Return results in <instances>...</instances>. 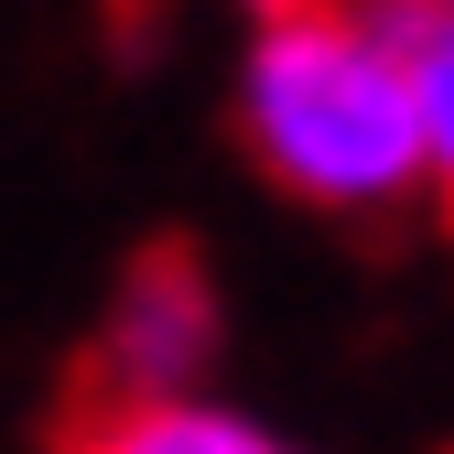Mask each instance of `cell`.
Returning a JSON list of instances; mask_svg holds the SVG:
<instances>
[{
  "label": "cell",
  "instance_id": "3",
  "mask_svg": "<svg viewBox=\"0 0 454 454\" xmlns=\"http://www.w3.org/2000/svg\"><path fill=\"white\" fill-rule=\"evenodd\" d=\"M66 454H303L293 433H270L260 411L216 401V389H195V401H141V411H87L66 433Z\"/></svg>",
  "mask_w": 454,
  "mask_h": 454
},
{
  "label": "cell",
  "instance_id": "5",
  "mask_svg": "<svg viewBox=\"0 0 454 454\" xmlns=\"http://www.w3.org/2000/svg\"><path fill=\"white\" fill-rule=\"evenodd\" d=\"M368 12H379V22H443L454 0H368Z\"/></svg>",
  "mask_w": 454,
  "mask_h": 454
},
{
  "label": "cell",
  "instance_id": "6",
  "mask_svg": "<svg viewBox=\"0 0 454 454\" xmlns=\"http://www.w3.org/2000/svg\"><path fill=\"white\" fill-rule=\"evenodd\" d=\"M239 12H249V22H281V12H303V0H239Z\"/></svg>",
  "mask_w": 454,
  "mask_h": 454
},
{
  "label": "cell",
  "instance_id": "2",
  "mask_svg": "<svg viewBox=\"0 0 454 454\" xmlns=\"http://www.w3.org/2000/svg\"><path fill=\"white\" fill-rule=\"evenodd\" d=\"M227 357V303H216V270L195 249H141L120 281H108V314H98V411H141V401H195Z\"/></svg>",
  "mask_w": 454,
  "mask_h": 454
},
{
  "label": "cell",
  "instance_id": "4",
  "mask_svg": "<svg viewBox=\"0 0 454 454\" xmlns=\"http://www.w3.org/2000/svg\"><path fill=\"white\" fill-rule=\"evenodd\" d=\"M389 33H401V87H411L422 195L454 206V12H443V22H389Z\"/></svg>",
  "mask_w": 454,
  "mask_h": 454
},
{
  "label": "cell",
  "instance_id": "1",
  "mask_svg": "<svg viewBox=\"0 0 454 454\" xmlns=\"http://www.w3.org/2000/svg\"><path fill=\"white\" fill-rule=\"evenodd\" d=\"M227 108L249 162L314 216H379L422 195L401 33L368 0H303L281 22H249Z\"/></svg>",
  "mask_w": 454,
  "mask_h": 454
}]
</instances>
